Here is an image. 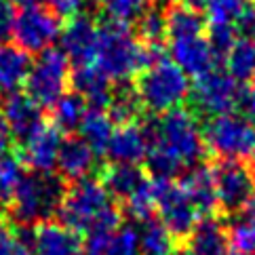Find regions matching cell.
I'll list each match as a JSON object with an SVG mask.
<instances>
[{
	"instance_id": "1",
	"label": "cell",
	"mask_w": 255,
	"mask_h": 255,
	"mask_svg": "<svg viewBox=\"0 0 255 255\" xmlns=\"http://www.w3.org/2000/svg\"><path fill=\"white\" fill-rule=\"evenodd\" d=\"M141 127L148 145L158 143L184 169L196 167L205 158L207 143L203 137V127L192 110L177 108L162 114L158 121H145Z\"/></svg>"
},
{
	"instance_id": "2",
	"label": "cell",
	"mask_w": 255,
	"mask_h": 255,
	"mask_svg": "<svg viewBox=\"0 0 255 255\" xmlns=\"http://www.w3.org/2000/svg\"><path fill=\"white\" fill-rule=\"evenodd\" d=\"M66 179L55 173H25L19 181L15 194L8 203V215L15 224L32 228L42 222H49L53 215H57L61 198L66 194Z\"/></svg>"
},
{
	"instance_id": "3",
	"label": "cell",
	"mask_w": 255,
	"mask_h": 255,
	"mask_svg": "<svg viewBox=\"0 0 255 255\" xmlns=\"http://www.w3.org/2000/svg\"><path fill=\"white\" fill-rule=\"evenodd\" d=\"M95 66L110 80H129L148 66L145 44L131 34L129 25L106 21L99 25Z\"/></svg>"
},
{
	"instance_id": "4",
	"label": "cell",
	"mask_w": 255,
	"mask_h": 255,
	"mask_svg": "<svg viewBox=\"0 0 255 255\" xmlns=\"http://www.w3.org/2000/svg\"><path fill=\"white\" fill-rule=\"evenodd\" d=\"M133 87L137 91L143 110L152 114H167L171 110H177L190 97L188 74L169 57L143 68Z\"/></svg>"
},
{
	"instance_id": "5",
	"label": "cell",
	"mask_w": 255,
	"mask_h": 255,
	"mask_svg": "<svg viewBox=\"0 0 255 255\" xmlns=\"http://www.w3.org/2000/svg\"><path fill=\"white\" fill-rule=\"evenodd\" d=\"M207 150L220 160H245L255 152V125L241 114L213 116L205 123Z\"/></svg>"
},
{
	"instance_id": "6",
	"label": "cell",
	"mask_w": 255,
	"mask_h": 255,
	"mask_svg": "<svg viewBox=\"0 0 255 255\" xmlns=\"http://www.w3.org/2000/svg\"><path fill=\"white\" fill-rule=\"evenodd\" d=\"M70 61L61 49L49 47L32 61L25 78V95H30L40 108H53V104L66 93L70 85Z\"/></svg>"
},
{
	"instance_id": "7",
	"label": "cell",
	"mask_w": 255,
	"mask_h": 255,
	"mask_svg": "<svg viewBox=\"0 0 255 255\" xmlns=\"http://www.w3.org/2000/svg\"><path fill=\"white\" fill-rule=\"evenodd\" d=\"M110 203L102 179L97 177H83L68 186L66 194L61 198V205L57 209V217L63 226L72 228L76 232H87L91 222L104 211Z\"/></svg>"
},
{
	"instance_id": "8",
	"label": "cell",
	"mask_w": 255,
	"mask_h": 255,
	"mask_svg": "<svg viewBox=\"0 0 255 255\" xmlns=\"http://www.w3.org/2000/svg\"><path fill=\"white\" fill-rule=\"evenodd\" d=\"M241 83L222 70H211L198 76L194 87H190V104L196 116H222L230 114L239 106Z\"/></svg>"
},
{
	"instance_id": "9",
	"label": "cell",
	"mask_w": 255,
	"mask_h": 255,
	"mask_svg": "<svg viewBox=\"0 0 255 255\" xmlns=\"http://www.w3.org/2000/svg\"><path fill=\"white\" fill-rule=\"evenodd\" d=\"M61 34V19L42 4H28L21 6L15 13L13 21V40L17 47L25 53H42L44 49L53 47V42Z\"/></svg>"
},
{
	"instance_id": "10",
	"label": "cell",
	"mask_w": 255,
	"mask_h": 255,
	"mask_svg": "<svg viewBox=\"0 0 255 255\" xmlns=\"http://www.w3.org/2000/svg\"><path fill=\"white\" fill-rule=\"evenodd\" d=\"M152 186L156 194V211L160 215V222L169 228V232L177 241L188 239L200 222V215L188 192L173 179H152Z\"/></svg>"
},
{
	"instance_id": "11",
	"label": "cell",
	"mask_w": 255,
	"mask_h": 255,
	"mask_svg": "<svg viewBox=\"0 0 255 255\" xmlns=\"http://www.w3.org/2000/svg\"><path fill=\"white\" fill-rule=\"evenodd\" d=\"M217 205L226 215L243 211L247 200L255 192V177L243 160H220L213 167Z\"/></svg>"
},
{
	"instance_id": "12",
	"label": "cell",
	"mask_w": 255,
	"mask_h": 255,
	"mask_svg": "<svg viewBox=\"0 0 255 255\" xmlns=\"http://www.w3.org/2000/svg\"><path fill=\"white\" fill-rule=\"evenodd\" d=\"M97 38H99V25L87 13H80L68 19L66 25H61L59 42L61 51L68 57L70 66L85 68L95 61L97 53Z\"/></svg>"
},
{
	"instance_id": "13",
	"label": "cell",
	"mask_w": 255,
	"mask_h": 255,
	"mask_svg": "<svg viewBox=\"0 0 255 255\" xmlns=\"http://www.w3.org/2000/svg\"><path fill=\"white\" fill-rule=\"evenodd\" d=\"M61 139H63L61 131L55 129L53 125L40 127L21 145L19 158L23 162V167H28L30 171H36V173H53V169L57 167Z\"/></svg>"
},
{
	"instance_id": "14",
	"label": "cell",
	"mask_w": 255,
	"mask_h": 255,
	"mask_svg": "<svg viewBox=\"0 0 255 255\" xmlns=\"http://www.w3.org/2000/svg\"><path fill=\"white\" fill-rule=\"evenodd\" d=\"M169 55L175 66H179L188 76L194 78L211 72L213 63L217 61L205 34L169 40Z\"/></svg>"
},
{
	"instance_id": "15",
	"label": "cell",
	"mask_w": 255,
	"mask_h": 255,
	"mask_svg": "<svg viewBox=\"0 0 255 255\" xmlns=\"http://www.w3.org/2000/svg\"><path fill=\"white\" fill-rule=\"evenodd\" d=\"M36 255H85V239L80 232L61 222H42L34 230Z\"/></svg>"
},
{
	"instance_id": "16",
	"label": "cell",
	"mask_w": 255,
	"mask_h": 255,
	"mask_svg": "<svg viewBox=\"0 0 255 255\" xmlns=\"http://www.w3.org/2000/svg\"><path fill=\"white\" fill-rule=\"evenodd\" d=\"M2 114L6 118L8 127H11L13 137L25 141L34 135L36 131L44 127V116H42V108L34 102L30 95L25 93H11L4 97L2 102Z\"/></svg>"
},
{
	"instance_id": "17",
	"label": "cell",
	"mask_w": 255,
	"mask_h": 255,
	"mask_svg": "<svg viewBox=\"0 0 255 255\" xmlns=\"http://www.w3.org/2000/svg\"><path fill=\"white\" fill-rule=\"evenodd\" d=\"M95 152L89 148L85 139L78 135H68L61 139L59 154H57V175L70 181H78L89 177V173L95 167Z\"/></svg>"
},
{
	"instance_id": "18",
	"label": "cell",
	"mask_w": 255,
	"mask_h": 255,
	"mask_svg": "<svg viewBox=\"0 0 255 255\" xmlns=\"http://www.w3.org/2000/svg\"><path fill=\"white\" fill-rule=\"evenodd\" d=\"M145 154H148V139H145L143 127L137 123L118 127L106 150V156L121 165H137L145 158Z\"/></svg>"
},
{
	"instance_id": "19",
	"label": "cell",
	"mask_w": 255,
	"mask_h": 255,
	"mask_svg": "<svg viewBox=\"0 0 255 255\" xmlns=\"http://www.w3.org/2000/svg\"><path fill=\"white\" fill-rule=\"evenodd\" d=\"M181 188L188 192L190 200L194 203L198 215L211 217L220 205H217V190H215V177L213 169L207 165L190 167L188 173L181 177Z\"/></svg>"
},
{
	"instance_id": "20",
	"label": "cell",
	"mask_w": 255,
	"mask_h": 255,
	"mask_svg": "<svg viewBox=\"0 0 255 255\" xmlns=\"http://www.w3.org/2000/svg\"><path fill=\"white\" fill-rule=\"evenodd\" d=\"M184 253L186 255H230L226 228L215 217H205L190 232Z\"/></svg>"
},
{
	"instance_id": "21",
	"label": "cell",
	"mask_w": 255,
	"mask_h": 255,
	"mask_svg": "<svg viewBox=\"0 0 255 255\" xmlns=\"http://www.w3.org/2000/svg\"><path fill=\"white\" fill-rule=\"evenodd\" d=\"M112 80L108 78L95 63L85 68H76L70 78V85L74 87L78 95L85 97L89 108H102L106 110L112 99Z\"/></svg>"
},
{
	"instance_id": "22",
	"label": "cell",
	"mask_w": 255,
	"mask_h": 255,
	"mask_svg": "<svg viewBox=\"0 0 255 255\" xmlns=\"http://www.w3.org/2000/svg\"><path fill=\"white\" fill-rule=\"evenodd\" d=\"M30 66V53L17 44H0V95L17 93V89L25 85Z\"/></svg>"
},
{
	"instance_id": "23",
	"label": "cell",
	"mask_w": 255,
	"mask_h": 255,
	"mask_svg": "<svg viewBox=\"0 0 255 255\" xmlns=\"http://www.w3.org/2000/svg\"><path fill=\"white\" fill-rule=\"evenodd\" d=\"M148 181L143 169L137 165H121V162H112L108 169L102 173V184L106 186L108 194L118 198L125 203L129 196H133L137 190Z\"/></svg>"
},
{
	"instance_id": "24",
	"label": "cell",
	"mask_w": 255,
	"mask_h": 255,
	"mask_svg": "<svg viewBox=\"0 0 255 255\" xmlns=\"http://www.w3.org/2000/svg\"><path fill=\"white\" fill-rule=\"evenodd\" d=\"M78 137L85 139L87 145L95 152V156H102L108 150V143L112 139V133H114V123L110 114L102 108H89L83 123L78 127Z\"/></svg>"
},
{
	"instance_id": "25",
	"label": "cell",
	"mask_w": 255,
	"mask_h": 255,
	"mask_svg": "<svg viewBox=\"0 0 255 255\" xmlns=\"http://www.w3.org/2000/svg\"><path fill=\"white\" fill-rule=\"evenodd\" d=\"M207 19L203 11L184 2L167 6V38H186V36H203Z\"/></svg>"
},
{
	"instance_id": "26",
	"label": "cell",
	"mask_w": 255,
	"mask_h": 255,
	"mask_svg": "<svg viewBox=\"0 0 255 255\" xmlns=\"http://www.w3.org/2000/svg\"><path fill=\"white\" fill-rule=\"evenodd\" d=\"M87 110H89V106L83 95H78L76 91H66L51 108L53 127L59 129L61 133H74L78 131Z\"/></svg>"
},
{
	"instance_id": "27",
	"label": "cell",
	"mask_w": 255,
	"mask_h": 255,
	"mask_svg": "<svg viewBox=\"0 0 255 255\" xmlns=\"http://www.w3.org/2000/svg\"><path fill=\"white\" fill-rule=\"evenodd\" d=\"M177 251V239L160 220H145L139 224V253L141 255H173Z\"/></svg>"
},
{
	"instance_id": "28",
	"label": "cell",
	"mask_w": 255,
	"mask_h": 255,
	"mask_svg": "<svg viewBox=\"0 0 255 255\" xmlns=\"http://www.w3.org/2000/svg\"><path fill=\"white\" fill-rule=\"evenodd\" d=\"M106 112L110 114L114 125H129L135 123L143 112V106L139 102V95L135 87L131 85H121L118 89H112V99L108 104Z\"/></svg>"
},
{
	"instance_id": "29",
	"label": "cell",
	"mask_w": 255,
	"mask_h": 255,
	"mask_svg": "<svg viewBox=\"0 0 255 255\" xmlns=\"http://www.w3.org/2000/svg\"><path fill=\"white\" fill-rule=\"evenodd\" d=\"M226 68L236 83H251L255 78V42L239 38L226 55Z\"/></svg>"
},
{
	"instance_id": "30",
	"label": "cell",
	"mask_w": 255,
	"mask_h": 255,
	"mask_svg": "<svg viewBox=\"0 0 255 255\" xmlns=\"http://www.w3.org/2000/svg\"><path fill=\"white\" fill-rule=\"evenodd\" d=\"M152 2L154 0H97V6L108 21L131 25L137 23Z\"/></svg>"
},
{
	"instance_id": "31",
	"label": "cell",
	"mask_w": 255,
	"mask_h": 255,
	"mask_svg": "<svg viewBox=\"0 0 255 255\" xmlns=\"http://www.w3.org/2000/svg\"><path fill=\"white\" fill-rule=\"evenodd\" d=\"M137 34L143 44H162L167 38V8L152 2L137 19Z\"/></svg>"
},
{
	"instance_id": "32",
	"label": "cell",
	"mask_w": 255,
	"mask_h": 255,
	"mask_svg": "<svg viewBox=\"0 0 255 255\" xmlns=\"http://www.w3.org/2000/svg\"><path fill=\"white\" fill-rule=\"evenodd\" d=\"M23 175V162L17 154L8 152L0 156V207H8Z\"/></svg>"
},
{
	"instance_id": "33",
	"label": "cell",
	"mask_w": 255,
	"mask_h": 255,
	"mask_svg": "<svg viewBox=\"0 0 255 255\" xmlns=\"http://www.w3.org/2000/svg\"><path fill=\"white\" fill-rule=\"evenodd\" d=\"M154 211H156V194H154V186L150 179L133 196H129L123 203V213L131 222H137V224L150 220Z\"/></svg>"
},
{
	"instance_id": "34",
	"label": "cell",
	"mask_w": 255,
	"mask_h": 255,
	"mask_svg": "<svg viewBox=\"0 0 255 255\" xmlns=\"http://www.w3.org/2000/svg\"><path fill=\"white\" fill-rule=\"evenodd\" d=\"M143 160H145V169H148L152 179H173L184 169L165 148H160L158 143L148 145V154H145Z\"/></svg>"
},
{
	"instance_id": "35",
	"label": "cell",
	"mask_w": 255,
	"mask_h": 255,
	"mask_svg": "<svg viewBox=\"0 0 255 255\" xmlns=\"http://www.w3.org/2000/svg\"><path fill=\"white\" fill-rule=\"evenodd\" d=\"M230 255H255V222L241 215L228 230Z\"/></svg>"
},
{
	"instance_id": "36",
	"label": "cell",
	"mask_w": 255,
	"mask_h": 255,
	"mask_svg": "<svg viewBox=\"0 0 255 255\" xmlns=\"http://www.w3.org/2000/svg\"><path fill=\"white\" fill-rule=\"evenodd\" d=\"M104 255H141L139 253V228L121 226L108 241Z\"/></svg>"
},
{
	"instance_id": "37",
	"label": "cell",
	"mask_w": 255,
	"mask_h": 255,
	"mask_svg": "<svg viewBox=\"0 0 255 255\" xmlns=\"http://www.w3.org/2000/svg\"><path fill=\"white\" fill-rule=\"evenodd\" d=\"M207 40L211 44V51L215 59H226L228 51L234 47V42L239 40L234 23H211L209 25V34Z\"/></svg>"
},
{
	"instance_id": "38",
	"label": "cell",
	"mask_w": 255,
	"mask_h": 255,
	"mask_svg": "<svg viewBox=\"0 0 255 255\" xmlns=\"http://www.w3.org/2000/svg\"><path fill=\"white\" fill-rule=\"evenodd\" d=\"M245 8V0H205L207 17L211 23H234Z\"/></svg>"
},
{
	"instance_id": "39",
	"label": "cell",
	"mask_w": 255,
	"mask_h": 255,
	"mask_svg": "<svg viewBox=\"0 0 255 255\" xmlns=\"http://www.w3.org/2000/svg\"><path fill=\"white\" fill-rule=\"evenodd\" d=\"M234 28L239 38H255V6L245 4V8L241 11V15L236 17Z\"/></svg>"
},
{
	"instance_id": "40",
	"label": "cell",
	"mask_w": 255,
	"mask_h": 255,
	"mask_svg": "<svg viewBox=\"0 0 255 255\" xmlns=\"http://www.w3.org/2000/svg\"><path fill=\"white\" fill-rule=\"evenodd\" d=\"M53 2V13H55L59 19H72L83 13V6L87 0H51Z\"/></svg>"
},
{
	"instance_id": "41",
	"label": "cell",
	"mask_w": 255,
	"mask_h": 255,
	"mask_svg": "<svg viewBox=\"0 0 255 255\" xmlns=\"http://www.w3.org/2000/svg\"><path fill=\"white\" fill-rule=\"evenodd\" d=\"M15 8L11 0H0V42H4L13 32Z\"/></svg>"
},
{
	"instance_id": "42",
	"label": "cell",
	"mask_w": 255,
	"mask_h": 255,
	"mask_svg": "<svg viewBox=\"0 0 255 255\" xmlns=\"http://www.w3.org/2000/svg\"><path fill=\"white\" fill-rule=\"evenodd\" d=\"M243 114H247L251 118H255V78L247 87H241V95H239V106Z\"/></svg>"
},
{
	"instance_id": "43",
	"label": "cell",
	"mask_w": 255,
	"mask_h": 255,
	"mask_svg": "<svg viewBox=\"0 0 255 255\" xmlns=\"http://www.w3.org/2000/svg\"><path fill=\"white\" fill-rule=\"evenodd\" d=\"M0 255H15V228L0 222Z\"/></svg>"
},
{
	"instance_id": "44",
	"label": "cell",
	"mask_w": 255,
	"mask_h": 255,
	"mask_svg": "<svg viewBox=\"0 0 255 255\" xmlns=\"http://www.w3.org/2000/svg\"><path fill=\"white\" fill-rule=\"evenodd\" d=\"M11 145H13L11 127H8V123H6V118H4L2 110H0V156H2V154H8Z\"/></svg>"
},
{
	"instance_id": "45",
	"label": "cell",
	"mask_w": 255,
	"mask_h": 255,
	"mask_svg": "<svg viewBox=\"0 0 255 255\" xmlns=\"http://www.w3.org/2000/svg\"><path fill=\"white\" fill-rule=\"evenodd\" d=\"M15 2L21 6H28V4H44V2H51V0H15Z\"/></svg>"
},
{
	"instance_id": "46",
	"label": "cell",
	"mask_w": 255,
	"mask_h": 255,
	"mask_svg": "<svg viewBox=\"0 0 255 255\" xmlns=\"http://www.w3.org/2000/svg\"><path fill=\"white\" fill-rule=\"evenodd\" d=\"M251 173H253V177H255V152H253V156H251Z\"/></svg>"
},
{
	"instance_id": "47",
	"label": "cell",
	"mask_w": 255,
	"mask_h": 255,
	"mask_svg": "<svg viewBox=\"0 0 255 255\" xmlns=\"http://www.w3.org/2000/svg\"><path fill=\"white\" fill-rule=\"evenodd\" d=\"M175 2H184V0H175Z\"/></svg>"
}]
</instances>
